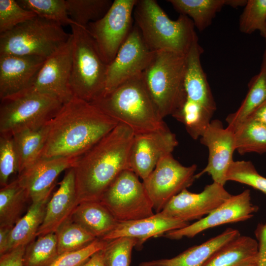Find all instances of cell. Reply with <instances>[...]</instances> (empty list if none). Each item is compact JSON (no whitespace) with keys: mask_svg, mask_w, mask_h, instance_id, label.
Instances as JSON below:
<instances>
[{"mask_svg":"<svg viewBox=\"0 0 266 266\" xmlns=\"http://www.w3.org/2000/svg\"><path fill=\"white\" fill-rule=\"evenodd\" d=\"M119 124L91 103L73 97L46 124L40 158L79 157Z\"/></svg>","mask_w":266,"mask_h":266,"instance_id":"6da1fadb","label":"cell"},{"mask_svg":"<svg viewBox=\"0 0 266 266\" xmlns=\"http://www.w3.org/2000/svg\"><path fill=\"white\" fill-rule=\"evenodd\" d=\"M134 135L129 127L119 123L78 158L71 167L78 204L100 200L118 175L131 169L129 157Z\"/></svg>","mask_w":266,"mask_h":266,"instance_id":"7a4b0ae2","label":"cell"},{"mask_svg":"<svg viewBox=\"0 0 266 266\" xmlns=\"http://www.w3.org/2000/svg\"><path fill=\"white\" fill-rule=\"evenodd\" d=\"M135 134L168 127L160 115L142 74L122 83L90 102Z\"/></svg>","mask_w":266,"mask_h":266,"instance_id":"3957f363","label":"cell"},{"mask_svg":"<svg viewBox=\"0 0 266 266\" xmlns=\"http://www.w3.org/2000/svg\"><path fill=\"white\" fill-rule=\"evenodd\" d=\"M135 24L153 51H167L186 55L198 40L190 18L180 14L170 19L155 0H137L133 10Z\"/></svg>","mask_w":266,"mask_h":266,"instance_id":"277c9868","label":"cell"},{"mask_svg":"<svg viewBox=\"0 0 266 266\" xmlns=\"http://www.w3.org/2000/svg\"><path fill=\"white\" fill-rule=\"evenodd\" d=\"M186 55L167 51L154 52L142 73L146 87L161 117L173 116L186 99Z\"/></svg>","mask_w":266,"mask_h":266,"instance_id":"5b68a950","label":"cell"},{"mask_svg":"<svg viewBox=\"0 0 266 266\" xmlns=\"http://www.w3.org/2000/svg\"><path fill=\"white\" fill-rule=\"evenodd\" d=\"M72 39L69 87L73 97L92 102L104 90L106 65L86 28L70 25Z\"/></svg>","mask_w":266,"mask_h":266,"instance_id":"8992f818","label":"cell"},{"mask_svg":"<svg viewBox=\"0 0 266 266\" xmlns=\"http://www.w3.org/2000/svg\"><path fill=\"white\" fill-rule=\"evenodd\" d=\"M70 35L60 24L36 16L0 34V54L47 58L64 45Z\"/></svg>","mask_w":266,"mask_h":266,"instance_id":"52a82bcc","label":"cell"},{"mask_svg":"<svg viewBox=\"0 0 266 266\" xmlns=\"http://www.w3.org/2000/svg\"><path fill=\"white\" fill-rule=\"evenodd\" d=\"M62 103L56 98L25 91L0 100V134L12 135L46 125L59 111Z\"/></svg>","mask_w":266,"mask_h":266,"instance_id":"ba28073f","label":"cell"},{"mask_svg":"<svg viewBox=\"0 0 266 266\" xmlns=\"http://www.w3.org/2000/svg\"><path fill=\"white\" fill-rule=\"evenodd\" d=\"M100 200L119 222L138 220L155 214L143 182L131 169L121 172L103 193Z\"/></svg>","mask_w":266,"mask_h":266,"instance_id":"9c48e42d","label":"cell"},{"mask_svg":"<svg viewBox=\"0 0 266 266\" xmlns=\"http://www.w3.org/2000/svg\"><path fill=\"white\" fill-rule=\"evenodd\" d=\"M137 1L114 0L102 18L86 28L106 65L114 59L133 28V13Z\"/></svg>","mask_w":266,"mask_h":266,"instance_id":"30bf717a","label":"cell"},{"mask_svg":"<svg viewBox=\"0 0 266 266\" xmlns=\"http://www.w3.org/2000/svg\"><path fill=\"white\" fill-rule=\"evenodd\" d=\"M196 165L184 166L172 154L162 157L142 182L156 213L160 212L169 201L196 179Z\"/></svg>","mask_w":266,"mask_h":266,"instance_id":"8fae6325","label":"cell"},{"mask_svg":"<svg viewBox=\"0 0 266 266\" xmlns=\"http://www.w3.org/2000/svg\"><path fill=\"white\" fill-rule=\"evenodd\" d=\"M154 52L146 44L134 24L116 56L107 65L103 94L141 74L151 62Z\"/></svg>","mask_w":266,"mask_h":266,"instance_id":"7c38bea8","label":"cell"},{"mask_svg":"<svg viewBox=\"0 0 266 266\" xmlns=\"http://www.w3.org/2000/svg\"><path fill=\"white\" fill-rule=\"evenodd\" d=\"M72 51L71 33L67 42L46 59L33 84L25 91L48 95L63 104L69 101L73 97L69 87Z\"/></svg>","mask_w":266,"mask_h":266,"instance_id":"4fadbf2b","label":"cell"},{"mask_svg":"<svg viewBox=\"0 0 266 266\" xmlns=\"http://www.w3.org/2000/svg\"><path fill=\"white\" fill-rule=\"evenodd\" d=\"M259 209L251 202L250 191L232 195L221 205L192 224L181 229L168 232L163 236L178 240L184 237H193L202 232L218 226L246 221L252 218Z\"/></svg>","mask_w":266,"mask_h":266,"instance_id":"5bb4252c","label":"cell"},{"mask_svg":"<svg viewBox=\"0 0 266 266\" xmlns=\"http://www.w3.org/2000/svg\"><path fill=\"white\" fill-rule=\"evenodd\" d=\"M224 186L213 182L199 193L183 190L173 197L160 212L186 222L198 221L209 214L231 197Z\"/></svg>","mask_w":266,"mask_h":266,"instance_id":"9a60e30c","label":"cell"},{"mask_svg":"<svg viewBox=\"0 0 266 266\" xmlns=\"http://www.w3.org/2000/svg\"><path fill=\"white\" fill-rule=\"evenodd\" d=\"M200 143L208 150V162L205 168L196 174L198 178L204 173L209 174L213 182L224 186L227 173L235 150L234 131L224 128L219 120H211L200 137Z\"/></svg>","mask_w":266,"mask_h":266,"instance_id":"2e32d148","label":"cell"},{"mask_svg":"<svg viewBox=\"0 0 266 266\" xmlns=\"http://www.w3.org/2000/svg\"><path fill=\"white\" fill-rule=\"evenodd\" d=\"M178 145L176 135L165 130L135 134L130 153L131 169L143 180L164 156L172 154Z\"/></svg>","mask_w":266,"mask_h":266,"instance_id":"e0dca14e","label":"cell"},{"mask_svg":"<svg viewBox=\"0 0 266 266\" xmlns=\"http://www.w3.org/2000/svg\"><path fill=\"white\" fill-rule=\"evenodd\" d=\"M79 157L40 158L18 175L31 203L49 199L59 175L71 168Z\"/></svg>","mask_w":266,"mask_h":266,"instance_id":"ac0fdd59","label":"cell"},{"mask_svg":"<svg viewBox=\"0 0 266 266\" xmlns=\"http://www.w3.org/2000/svg\"><path fill=\"white\" fill-rule=\"evenodd\" d=\"M46 58L36 56L0 54V99L28 89Z\"/></svg>","mask_w":266,"mask_h":266,"instance_id":"d6986e66","label":"cell"},{"mask_svg":"<svg viewBox=\"0 0 266 266\" xmlns=\"http://www.w3.org/2000/svg\"><path fill=\"white\" fill-rule=\"evenodd\" d=\"M78 204L74 171L68 169L59 183L57 191L47 203L43 221L36 233V237L55 233L59 228L71 218Z\"/></svg>","mask_w":266,"mask_h":266,"instance_id":"ffe728a7","label":"cell"},{"mask_svg":"<svg viewBox=\"0 0 266 266\" xmlns=\"http://www.w3.org/2000/svg\"><path fill=\"white\" fill-rule=\"evenodd\" d=\"M189 224L188 222L167 217L159 212L144 218L120 222L101 239L109 241L120 237H130L136 240V248L140 249L148 238L163 236L168 232L181 229Z\"/></svg>","mask_w":266,"mask_h":266,"instance_id":"44dd1931","label":"cell"},{"mask_svg":"<svg viewBox=\"0 0 266 266\" xmlns=\"http://www.w3.org/2000/svg\"><path fill=\"white\" fill-rule=\"evenodd\" d=\"M203 52L197 40L186 55L184 86L187 99L198 103L213 115L216 104L201 66L200 56Z\"/></svg>","mask_w":266,"mask_h":266,"instance_id":"7402d4cb","label":"cell"},{"mask_svg":"<svg viewBox=\"0 0 266 266\" xmlns=\"http://www.w3.org/2000/svg\"><path fill=\"white\" fill-rule=\"evenodd\" d=\"M240 235L237 230L229 228L220 234L192 246L174 257L143 262L138 266H202L218 249Z\"/></svg>","mask_w":266,"mask_h":266,"instance_id":"603a6c76","label":"cell"},{"mask_svg":"<svg viewBox=\"0 0 266 266\" xmlns=\"http://www.w3.org/2000/svg\"><path fill=\"white\" fill-rule=\"evenodd\" d=\"M70 219L99 239L113 231L119 222L100 200L79 203Z\"/></svg>","mask_w":266,"mask_h":266,"instance_id":"cb8c5ba5","label":"cell"},{"mask_svg":"<svg viewBox=\"0 0 266 266\" xmlns=\"http://www.w3.org/2000/svg\"><path fill=\"white\" fill-rule=\"evenodd\" d=\"M258 252L257 240L240 235L218 249L202 266H247L257 263Z\"/></svg>","mask_w":266,"mask_h":266,"instance_id":"d4e9b609","label":"cell"},{"mask_svg":"<svg viewBox=\"0 0 266 266\" xmlns=\"http://www.w3.org/2000/svg\"><path fill=\"white\" fill-rule=\"evenodd\" d=\"M49 199L31 203L26 214L11 230L7 252L20 246H26L36 237L37 232L43 221Z\"/></svg>","mask_w":266,"mask_h":266,"instance_id":"484cf974","label":"cell"},{"mask_svg":"<svg viewBox=\"0 0 266 266\" xmlns=\"http://www.w3.org/2000/svg\"><path fill=\"white\" fill-rule=\"evenodd\" d=\"M28 200H30L28 194L18 178L1 187L0 227L13 228L22 217Z\"/></svg>","mask_w":266,"mask_h":266,"instance_id":"4316f807","label":"cell"},{"mask_svg":"<svg viewBox=\"0 0 266 266\" xmlns=\"http://www.w3.org/2000/svg\"><path fill=\"white\" fill-rule=\"evenodd\" d=\"M46 134V125L38 129L24 130L12 135L18 158V175L40 158Z\"/></svg>","mask_w":266,"mask_h":266,"instance_id":"83f0119b","label":"cell"},{"mask_svg":"<svg viewBox=\"0 0 266 266\" xmlns=\"http://www.w3.org/2000/svg\"><path fill=\"white\" fill-rule=\"evenodd\" d=\"M174 9L180 14L191 18L195 27L203 31L212 23L217 12L227 0H169Z\"/></svg>","mask_w":266,"mask_h":266,"instance_id":"f1b7e54d","label":"cell"},{"mask_svg":"<svg viewBox=\"0 0 266 266\" xmlns=\"http://www.w3.org/2000/svg\"><path fill=\"white\" fill-rule=\"evenodd\" d=\"M266 101V76L260 72L252 78L248 84L247 95L238 109L226 118L228 127L234 130Z\"/></svg>","mask_w":266,"mask_h":266,"instance_id":"f546056e","label":"cell"},{"mask_svg":"<svg viewBox=\"0 0 266 266\" xmlns=\"http://www.w3.org/2000/svg\"><path fill=\"white\" fill-rule=\"evenodd\" d=\"M235 147L239 154L266 153V125L248 118L234 130Z\"/></svg>","mask_w":266,"mask_h":266,"instance_id":"4dcf8cb0","label":"cell"},{"mask_svg":"<svg viewBox=\"0 0 266 266\" xmlns=\"http://www.w3.org/2000/svg\"><path fill=\"white\" fill-rule=\"evenodd\" d=\"M37 237L26 246L24 266H49L59 255L55 233Z\"/></svg>","mask_w":266,"mask_h":266,"instance_id":"1f68e13d","label":"cell"},{"mask_svg":"<svg viewBox=\"0 0 266 266\" xmlns=\"http://www.w3.org/2000/svg\"><path fill=\"white\" fill-rule=\"evenodd\" d=\"M68 14L78 26L86 28L102 18L111 7V0H66Z\"/></svg>","mask_w":266,"mask_h":266,"instance_id":"d6a6232c","label":"cell"},{"mask_svg":"<svg viewBox=\"0 0 266 266\" xmlns=\"http://www.w3.org/2000/svg\"><path fill=\"white\" fill-rule=\"evenodd\" d=\"M59 255L85 247L97 239L70 219L55 233Z\"/></svg>","mask_w":266,"mask_h":266,"instance_id":"836d02e7","label":"cell"},{"mask_svg":"<svg viewBox=\"0 0 266 266\" xmlns=\"http://www.w3.org/2000/svg\"><path fill=\"white\" fill-rule=\"evenodd\" d=\"M212 115L198 103L186 99L181 108L172 117L182 122L190 135L197 139L208 127Z\"/></svg>","mask_w":266,"mask_h":266,"instance_id":"e575fe53","label":"cell"},{"mask_svg":"<svg viewBox=\"0 0 266 266\" xmlns=\"http://www.w3.org/2000/svg\"><path fill=\"white\" fill-rule=\"evenodd\" d=\"M24 9L32 11L37 16L55 22L61 25H77L69 17L66 0H18Z\"/></svg>","mask_w":266,"mask_h":266,"instance_id":"d590c367","label":"cell"},{"mask_svg":"<svg viewBox=\"0 0 266 266\" xmlns=\"http://www.w3.org/2000/svg\"><path fill=\"white\" fill-rule=\"evenodd\" d=\"M239 30L251 34L256 31L263 36L266 32V0H248L239 17Z\"/></svg>","mask_w":266,"mask_h":266,"instance_id":"8d00e7d4","label":"cell"},{"mask_svg":"<svg viewBox=\"0 0 266 266\" xmlns=\"http://www.w3.org/2000/svg\"><path fill=\"white\" fill-rule=\"evenodd\" d=\"M226 180L248 185L266 195V178L260 174L249 161H233L227 173Z\"/></svg>","mask_w":266,"mask_h":266,"instance_id":"74e56055","label":"cell"},{"mask_svg":"<svg viewBox=\"0 0 266 266\" xmlns=\"http://www.w3.org/2000/svg\"><path fill=\"white\" fill-rule=\"evenodd\" d=\"M136 240L130 237H120L109 241L102 250L105 266H130L132 250Z\"/></svg>","mask_w":266,"mask_h":266,"instance_id":"f35d334b","label":"cell"},{"mask_svg":"<svg viewBox=\"0 0 266 266\" xmlns=\"http://www.w3.org/2000/svg\"><path fill=\"white\" fill-rule=\"evenodd\" d=\"M19 163L13 136L0 134V185L8 184L10 177L18 173Z\"/></svg>","mask_w":266,"mask_h":266,"instance_id":"ab89813d","label":"cell"},{"mask_svg":"<svg viewBox=\"0 0 266 266\" xmlns=\"http://www.w3.org/2000/svg\"><path fill=\"white\" fill-rule=\"evenodd\" d=\"M36 16L33 12L21 7L16 0H0V34Z\"/></svg>","mask_w":266,"mask_h":266,"instance_id":"60d3db41","label":"cell"},{"mask_svg":"<svg viewBox=\"0 0 266 266\" xmlns=\"http://www.w3.org/2000/svg\"><path fill=\"white\" fill-rule=\"evenodd\" d=\"M107 242L108 241L97 238L83 248L59 255L49 266H80L94 253L103 249Z\"/></svg>","mask_w":266,"mask_h":266,"instance_id":"b9f144b4","label":"cell"},{"mask_svg":"<svg viewBox=\"0 0 266 266\" xmlns=\"http://www.w3.org/2000/svg\"><path fill=\"white\" fill-rule=\"evenodd\" d=\"M258 243L257 266H266V223H259L255 231Z\"/></svg>","mask_w":266,"mask_h":266,"instance_id":"7bdbcfd3","label":"cell"},{"mask_svg":"<svg viewBox=\"0 0 266 266\" xmlns=\"http://www.w3.org/2000/svg\"><path fill=\"white\" fill-rule=\"evenodd\" d=\"M26 246H20L0 255V266H24Z\"/></svg>","mask_w":266,"mask_h":266,"instance_id":"ee69618b","label":"cell"},{"mask_svg":"<svg viewBox=\"0 0 266 266\" xmlns=\"http://www.w3.org/2000/svg\"><path fill=\"white\" fill-rule=\"evenodd\" d=\"M12 227H0V255L7 252L9 237Z\"/></svg>","mask_w":266,"mask_h":266,"instance_id":"f6af8a7d","label":"cell"},{"mask_svg":"<svg viewBox=\"0 0 266 266\" xmlns=\"http://www.w3.org/2000/svg\"><path fill=\"white\" fill-rule=\"evenodd\" d=\"M102 250L94 253L80 266H105Z\"/></svg>","mask_w":266,"mask_h":266,"instance_id":"bcb514c9","label":"cell"},{"mask_svg":"<svg viewBox=\"0 0 266 266\" xmlns=\"http://www.w3.org/2000/svg\"><path fill=\"white\" fill-rule=\"evenodd\" d=\"M248 118L255 119L266 125V101L259 106Z\"/></svg>","mask_w":266,"mask_h":266,"instance_id":"7dc6e473","label":"cell"},{"mask_svg":"<svg viewBox=\"0 0 266 266\" xmlns=\"http://www.w3.org/2000/svg\"><path fill=\"white\" fill-rule=\"evenodd\" d=\"M247 0H227V5L233 7L245 6Z\"/></svg>","mask_w":266,"mask_h":266,"instance_id":"c3c4849f","label":"cell"},{"mask_svg":"<svg viewBox=\"0 0 266 266\" xmlns=\"http://www.w3.org/2000/svg\"><path fill=\"white\" fill-rule=\"evenodd\" d=\"M262 36L265 38L266 46L261 70L264 72L266 76V32Z\"/></svg>","mask_w":266,"mask_h":266,"instance_id":"681fc988","label":"cell"},{"mask_svg":"<svg viewBox=\"0 0 266 266\" xmlns=\"http://www.w3.org/2000/svg\"><path fill=\"white\" fill-rule=\"evenodd\" d=\"M247 266H257V263L249 265H248Z\"/></svg>","mask_w":266,"mask_h":266,"instance_id":"f907efd6","label":"cell"}]
</instances>
